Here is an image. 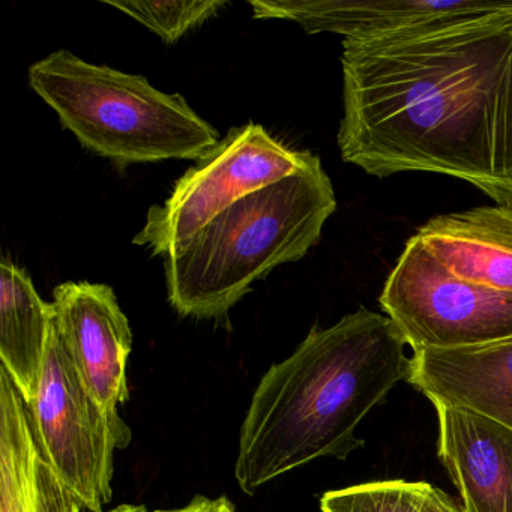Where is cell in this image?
<instances>
[{"instance_id": "obj_6", "label": "cell", "mask_w": 512, "mask_h": 512, "mask_svg": "<svg viewBox=\"0 0 512 512\" xmlns=\"http://www.w3.org/2000/svg\"><path fill=\"white\" fill-rule=\"evenodd\" d=\"M28 409L53 472L86 511L103 512L113 497L115 451L130 446L133 431L88 394L53 325L40 388Z\"/></svg>"}, {"instance_id": "obj_5", "label": "cell", "mask_w": 512, "mask_h": 512, "mask_svg": "<svg viewBox=\"0 0 512 512\" xmlns=\"http://www.w3.org/2000/svg\"><path fill=\"white\" fill-rule=\"evenodd\" d=\"M316 158L284 145L262 125L232 128L176 181L161 205L149 209L133 244L167 256L248 194L301 172Z\"/></svg>"}, {"instance_id": "obj_3", "label": "cell", "mask_w": 512, "mask_h": 512, "mask_svg": "<svg viewBox=\"0 0 512 512\" xmlns=\"http://www.w3.org/2000/svg\"><path fill=\"white\" fill-rule=\"evenodd\" d=\"M337 209L317 157L248 194L164 256L167 301L181 317L221 319L278 266L304 259Z\"/></svg>"}, {"instance_id": "obj_8", "label": "cell", "mask_w": 512, "mask_h": 512, "mask_svg": "<svg viewBox=\"0 0 512 512\" xmlns=\"http://www.w3.org/2000/svg\"><path fill=\"white\" fill-rule=\"evenodd\" d=\"M53 329L80 382L106 412L130 398L127 364L133 331L112 287L68 281L53 290Z\"/></svg>"}, {"instance_id": "obj_17", "label": "cell", "mask_w": 512, "mask_h": 512, "mask_svg": "<svg viewBox=\"0 0 512 512\" xmlns=\"http://www.w3.org/2000/svg\"><path fill=\"white\" fill-rule=\"evenodd\" d=\"M149 512H236V506L226 496L212 497L196 496L187 505L178 509H158Z\"/></svg>"}, {"instance_id": "obj_7", "label": "cell", "mask_w": 512, "mask_h": 512, "mask_svg": "<svg viewBox=\"0 0 512 512\" xmlns=\"http://www.w3.org/2000/svg\"><path fill=\"white\" fill-rule=\"evenodd\" d=\"M412 352L490 346L512 338V293L449 272L409 238L379 298Z\"/></svg>"}, {"instance_id": "obj_9", "label": "cell", "mask_w": 512, "mask_h": 512, "mask_svg": "<svg viewBox=\"0 0 512 512\" xmlns=\"http://www.w3.org/2000/svg\"><path fill=\"white\" fill-rule=\"evenodd\" d=\"M257 20L298 23L307 34L331 32L344 40L380 37L484 14L512 13L497 0H250Z\"/></svg>"}, {"instance_id": "obj_13", "label": "cell", "mask_w": 512, "mask_h": 512, "mask_svg": "<svg viewBox=\"0 0 512 512\" xmlns=\"http://www.w3.org/2000/svg\"><path fill=\"white\" fill-rule=\"evenodd\" d=\"M41 454L29 409L0 368V512H82Z\"/></svg>"}, {"instance_id": "obj_18", "label": "cell", "mask_w": 512, "mask_h": 512, "mask_svg": "<svg viewBox=\"0 0 512 512\" xmlns=\"http://www.w3.org/2000/svg\"><path fill=\"white\" fill-rule=\"evenodd\" d=\"M110 512H149L146 506L143 505H131V503H125V505L116 506Z\"/></svg>"}, {"instance_id": "obj_14", "label": "cell", "mask_w": 512, "mask_h": 512, "mask_svg": "<svg viewBox=\"0 0 512 512\" xmlns=\"http://www.w3.org/2000/svg\"><path fill=\"white\" fill-rule=\"evenodd\" d=\"M52 304L31 275L10 260L0 263V362L26 406L37 397L52 334Z\"/></svg>"}, {"instance_id": "obj_12", "label": "cell", "mask_w": 512, "mask_h": 512, "mask_svg": "<svg viewBox=\"0 0 512 512\" xmlns=\"http://www.w3.org/2000/svg\"><path fill=\"white\" fill-rule=\"evenodd\" d=\"M412 238L457 277L512 293V203L437 215Z\"/></svg>"}, {"instance_id": "obj_2", "label": "cell", "mask_w": 512, "mask_h": 512, "mask_svg": "<svg viewBox=\"0 0 512 512\" xmlns=\"http://www.w3.org/2000/svg\"><path fill=\"white\" fill-rule=\"evenodd\" d=\"M406 346L386 314L365 307L329 328L314 326L254 389L239 434V488L254 496L299 467L346 460L364 446L356 427L406 380Z\"/></svg>"}, {"instance_id": "obj_1", "label": "cell", "mask_w": 512, "mask_h": 512, "mask_svg": "<svg viewBox=\"0 0 512 512\" xmlns=\"http://www.w3.org/2000/svg\"><path fill=\"white\" fill-rule=\"evenodd\" d=\"M341 158L451 176L512 203V13L343 40Z\"/></svg>"}, {"instance_id": "obj_16", "label": "cell", "mask_w": 512, "mask_h": 512, "mask_svg": "<svg viewBox=\"0 0 512 512\" xmlns=\"http://www.w3.org/2000/svg\"><path fill=\"white\" fill-rule=\"evenodd\" d=\"M104 4L133 17L140 25L154 32L166 44H175L185 34L205 25L218 11L229 7L224 0H188V2H113Z\"/></svg>"}, {"instance_id": "obj_11", "label": "cell", "mask_w": 512, "mask_h": 512, "mask_svg": "<svg viewBox=\"0 0 512 512\" xmlns=\"http://www.w3.org/2000/svg\"><path fill=\"white\" fill-rule=\"evenodd\" d=\"M406 380L431 403L472 410L512 428V338L470 349L418 350Z\"/></svg>"}, {"instance_id": "obj_15", "label": "cell", "mask_w": 512, "mask_h": 512, "mask_svg": "<svg viewBox=\"0 0 512 512\" xmlns=\"http://www.w3.org/2000/svg\"><path fill=\"white\" fill-rule=\"evenodd\" d=\"M322 512H463L451 496L428 484L394 481L367 482L326 491Z\"/></svg>"}, {"instance_id": "obj_4", "label": "cell", "mask_w": 512, "mask_h": 512, "mask_svg": "<svg viewBox=\"0 0 512 512\" xmlns=\"http://www.w3.org/2000/svg\"><path fill=\"white\" fill-rule=\"evenodd\" d=\"M28 82L83 148L121 169L199 161L221 142L182 95L161 92L139 74L91 64L70 50L32 64Z\"/></svg>"}, {"instance_id": "obj_10", "label": "cell", "mask_w": 512, "mask_h": 512, "mask_svg": "<svg viewBox=\"0 0 512 512\" xmlns=\"http://www.w3.org/2000/svg\"><path fill=\"white\" fill-rule=\"evenodd\" d=\"M437 454L463 512H512V428L472 410L433 403Z\"/></svg>"}]
</instances>
